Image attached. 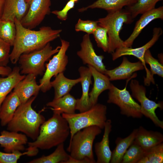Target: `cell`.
I'll use <instances>...</instances> for the list:
<instances>
[{"instance_id": "cell-1", "label": "cell", "mask_w": 163, "mask_h": 163, "mask_svg": "<svg viewBox=\"0 0 163 163\" xmlns=\"http://www.w3.org/2000/svg\"><path fill=\"white\" fill-rule=\"evenodd\" d=\"M16 34L13 47L10 55V60L16 64L22 54L41 49L48 43L60 36L62 29L54 30L49 26H43L38 30L24 27L20 21L15 19Z\"/></svg>"}, {"instance_id": "cell-2", "label": "cell", "mask_w": 163, "mask_h": 163, "mask_svg": "<svg viewBox=\"0 0 163 163\" xmlns=\"http://www.w3.org/2000/svg\"><path fill=\"white\" fill-rule=\"evenodd\" d=\"M70 134V129L66 120L61 114L53 113L52 117L41 126L36 140L27 143L28 147L49 149L63 143Z\"/></svg>"}, {"instance_id": "cell-3", "label": "cell", "mask_w": 163, "mask_h": 163, "mask_svg": "<svg viewBox=\"0 0 163 163\" xmlns=\"http://www.w3.org/2000/svg\"><path fill=\"white\" fill-rule=\"evenodd\" d=\"M36 97H31L17 108L12 119L7 125L8 131L21 132L34 141L36 140L41 126L45 121L44 117L32 107Z\"/></svg>"}, {"instance_id": "cell-4", "label": "cell", "mask_w": 163, "mask_h": 163, "mask_svg": "<svg viewBox=\"0 0 163 163\" xmlns=\"http://www.w3.org/2000/svg\"><path fill=\"white\" fill-rule=\"evenodd\" d=\"M107 106L97 103L89 110L79 113H62L70 129V141L75 133L84 128L95 126L104 129L107 120Z\"/></svg>"}, {"instance_id": "cell-5", "label": "cell", "mask_w": 163, "mask_h": 163, "mask_svg": "<svg viewBox=\"0 0 163 163\" xmlns=\"http://www.w3.org/2000/svg\"><path fill=\"white\" fill-rule=\"evenodd\" d=\"M97 21L99 25L107 30L109 40L108 53H112L117 49L124 46V41L120 37L119 33L124 24H130L133 21L126 9L122 8L109 12L105 17L99 18Z\"/></svg>"}, {"instance_id": "cell-6", "label": "cell", "mask_w": 163, "mask_h": 163, "mask_svg": "<svg viewBox=\"0 0 163 163\" xmlns=\"http://www.w3.org/2000/svg\"><path fill=\"white\" fill-rule=\"evenodd\" d=\"M101 129L93 126L84 128L77 132L69 142L67 151L71 157L75 159L88 158L96 163L93 154V145L96 137L100 134Z\"/></svg>"}, {"instance_id": "cell-7", "label": "cell", "mask_w": 163, "mask_h": 163, "mask_svg": "<svg viewBox=\"0 0 163 163\" xmlns=\"http://www.w3.org/2000/svg\"><path fill=\"white\" fill-rule=\"evenodd\" d=\"M60 47L58 46L53 49L49 43L41 49L22 54L18 60L21 74H32L36 76L43 75L45 71V62L56 53Z\"/></svg>"}, {"instance_id": "cell-8", "label": "cell", "mask_w": 163, "mask_h": 163, "mask_svg": "<svg viewBox=\"0 0 163 163\" xmlns=\"http://www.w3.org/2000/svg\"><path fill=\"white\" fill-rule=\"evenodd\" d=\"M61 46L59 51L46 64V69L43 77L40 80V90L46 92L52 88L50 80L53 76L63 72L68 62L66 52L70 46L69 42L61 39Z\"/></svg>"}, {"instance_id": "cell-9", "label": "cell", "mask_w": 163, "mask_h": 163, "mask_svg": "<svg viewBox=\"0 0 163 163\" xmlns=\"http://www.w3.org/2000/svg\"><path fill=\"white\" fill-rule=\"evenodd\" d=\"M120 89L113 84L108 90L107 102L115 104L120 108V113L127 117L141 118L142 114L140 105L132 98L126 89Z\"/></svg>"}, {"instance_id": "cell-10", "label": "cell", "mask_w": 163, "mask_h": 163, "mask_svg": "<svg viewBox=\"0 0 163 163\" xmlns=\"http://www.w3.org/2000/svg\"><path fill=\"white\" fill-rule=\"evenodd\" d=\"M129 87L132 92V96L140 103L142 114L150 119L156 126L163 129V121L159 119L155 113L156 110L158 108H163L162 103H157L147 98L146 95L145 88L140 85L137 80H132Z\"/></svg>"}, {"instance_id": "cell-11", "label": "cell", "mask_w": 163, "mask_h": 163, "mask_svg": "<svg viewBox=\"0 0 163 163\" xmlns=\"http://www.w3.org/2000/svg\"><path fill=\"white\" fill-rule=\"evenodd\" d=\"M162 34V30L161 28H154L152 38L146 43L137 48H132L123 46L118 48L112 53L113 60L114 61L121 56L126 55H132L137 57L142 63L146 72V77L144 78V84L149 85L151 82L154 83V78L151 76L150 71L145 65L144 56L145 52L155 44Z\"/></svg>"}, {"instance_id": "cell-12", "label": "cell", "mask_w": 163, "mask_h": 163, "mask_svg": "<svg viewBox=\"0 0 163 163\" xmlns=\"http://www.w3.org/2000/svg\"><path fill=\"white\" fill-rule=\"evenodd\" d=\"M29 8L20 21L24 27L32 29L39 25L50 12L51 0H25Z\"/></svg>"}, {"instance_id": "cell-13", "label": "cell", "mask_w": 163, "mask_h": 163, "mask_svg": "<svg viewBox=\"0 0 163 163\" xmlns=\"http://www.w3.org/2000/svg\"><path fill=\"white\" fill-rule=\"evenodd\" d=\"M80 46L81 49L77 52V54L83 63L91 66L104 74L107 70L103 62L104 57L103 55H98L96 54L89 34L84 35Z\"/></svg>"}, {"instance_id": "cell-14", "label": "cell", "mask_w": 163, "mask_h": 163, "mask_svg": "<svg viewBox=\"0 0 163 163\" xmlns=\"http://www.w3.org/2000/svg\"><path fill=\"white\" fill-rule=\"evenodd\" d=\"M144 69V66L140 61L131 62L124 56L120 66L112 69H107L104 74L110 81L125 79L130 77L134 72Z\"/></svg>"}, {"instance_id": "cell-15", "label": "cell", "mask_w": 163, "mask_h": 163, "mask_svg": "<svg viewBox=\"0 0 163 163\" xmlns=\"http://www.w3.org/2000/svg\"><path fill=\"white\" fill-rule=\"evenodd\" d=\"M27 141V136L24 134L8 130H3L1 133L0 145L6 152L24 151Z\"/></svg>"}, {"instance_id": "cell-16", "label": "cell", "mask_w": 163, "mask_h": 163, "mask_svg": "<svg viewBox=\"0 0 163 163\" xmlns=\"http://www.w3.org/2000/svg\"><path fill=\"white\" fill-rule=\"evenodd\" d=\"M13 91L17 95L21 104L27 101L31 97L37 96L40 90V85L37 84L36 76L28 74L20 81L14 88Z\"/></svg>"}, {"instance_id": "cell-17", "label": "cell", "mask_w": 163, "mask_h": 163, "mask_svg": "<svg viewBox=\"0 0 163 163\" xmlns=\"http://www.w3.org/2000/svg\"><path fill=\"white\" fill-rule=\"evenodd\" d=\"M157 19H163V6L155 8L142 14L136 22L133 30L130 36L124 41V46L131 47L135 39L143 29L151 22Z\"/></svg>"}, {"instance_id": "cell-18", "label": "cell", "mask_w": 163, "mask_h": 163, "mask_svg": "<svg viewBox=\"0 0 163 163\" xmlns=\"http://www.w3.org/2000/svg\"><path fill=\"white\" fill-rule=\"evenodd\" d=\"M78 71L81 78L80 83L82 93L81 97L77 99L76 109L81 112L87 110L91 107L90 103L89 91L90 85L92 83V76L88 67L81 66L79 68Z\"/></svg>"}, {"instance_id": "cell-19", "label": "cell", "mask_w": 163, "mask_h": 163, "mask_svg": "<svg viewBox=\"0 0 163 163\" xmlns=\"http://www.w3.org/2000/svg\"><path fill=\"white\" fill-rule=\"evenodd\" d=\"M28 8L25 0H5L0 19L12 21L16 19L21 21Z\"/></svg>"}, {"instance_id": "cell-20", "label": "cell", "mask_w": 163, "mask_h": 163, "mask_svg": "<svg viewBox=\"0 0 163 163\" xmlns=\"http://www.w3.org/2000/svg\"><path fill=\"white\" fill-rule=\"evenodd\" d=\"M94 82L93 88L89 93L90 103L91 107L97 103L98 97L104 91L109 90L111 84L108 77L90 65H88Z\"/></svg>"}, {"instance_id": "cell-21", "label": "cell", "mask_w": 163, "mask_h": 163, "mask_svg": "<svg viewBox=\"0 0 163 163\" xmlns=\"http://www.w3.org/2000/svg\"><path fill=\"white\" fill-rule=\"evenodd\" d=\"M112 122L107 120L105 124L104 133L101 141L94 145L95 152L97 157V163L110 162L112 155L109 146V136L112 129Z\"/></svg>"}, {"instance_id": "cell-22", "label": "cell", "mask_w": 163, "mask_h": 163, "mask_svg": "<svg viewBox=\"0 0 163 163\" xmlns=\"http://www.w3.org/2000/svg\"><path fill=\"white\" fill-rule=\"evenodd\" d=\"M134 141L146 151L162 142L163 135L159 132L148 130L140 126L137 128Z\"/></svg>"}, {"instance_id": "cell-23", "label": "cell", "mask_w": 163, "mask_h": 163, "mask_svg": "<svg viewBox=\"0 0 163 163\" xmlns=\"http://www.w3.org/2000/svg\"><path fill=\"white\" fill-rule=\"evenodd\" d=\"M21 104L16 94L14 91L10 93L6 97L0 109L1 124L5 126L12 119L17 108Z\"/></svg>"}, {"instance_id": "cell-24", "label": "cell", "mask_w": 163, "mask_h": 163, "mask_svg": "<svg viewBox=\"0 0 163 163\" xmlns=\"http://www.w3.org/2000/svg\"><path fill=\"white\" fill-rule=\"evenodd\" d=\"M25 76L21 74L20 67L16 66L8 76L5 77H0V109L6 97Z\"/></svg>"}, {"instance_id": "cell-25", "label": "cell", "mask_w": 163, "mask_h": 163, "mask_svg": "<svg viewBox=\"0 0 163 163\" xmlns=\"http://www.w3.org/2000/svg\"><path fill=\"white\" fill-rule=\"evenodd\" d=\"M76 100L69 93L53 100L46 104L53 113L62 114V113L71 114L75 113Z\"/></svg>"}, {"instance_id": "cell-26", "label": "cell", "mask_w": 163, "mask_h": 163, "mask_svg": "<svg viewBox=\"0 0 163 163\" xmlns=\"http://www.w3.org/2000/svg\"><path fill=\"white\" fill-rule=\"evenodd\" d=\"M55 79L50 82L51 87L54 90V99H57L68 94L73 86L80 82V77L75 79H70L66 77L63 72L58 74Z\"/></svg>"}, {"instance_id": "cell-27", "label": "cell", "mask_w": 163, "mask_h": 163, "mask_svg": "<svg viewBox=\"0 0 163 163\" xmlns=\"http://www.w3.org/2000/svg\"><path fill=\"white\" fill-rule=\"evenodd\" d=\"M137 0H97L87 7L79 8L78 11L82 12L88 9L99 8L109 12L123 8L125 6H131L136 3Z\"/></svg>"}, {"instance_id": "cell-28", "label": "cell", "mask_w": 163, "mask_h": 163, "mask_svg": "<svg viewBox=\"0 0 163 163\" xmlns=\"http://www.w3.org/2000/svg\"><path fill=\"white\" fill-rule=\"evenodd\" d=\"M137 130V129H134L128 136L125 138H117L115 141L116 147L112 152L110 163H121L125 152L134 140Z\"/></svg>"}, {"instance_id": "cell-29", "label": "cell", "mask_w": 163, "mask_h": 163, "mask_svg": "<svg viewBox=\"0 0 163 163\" xmlns=\"http://www.w3.org/2000/svg\"><path fill=\"white\" fill-rule=\"evenodd\" d=\"M69 155L65 151L64 143L57 146L55 150L47 156H43L30 161V163H64L69 158Z\"/></svg>"}, {"instance_id": "cell-30", "label": "cell", "mask_w": 163, "mask_h": 163, "mask_svg": "<svg viewBox=\"0 0 163 163\" xmlns=\"http://www.w3.org/2000/svg\"><path fill=\"white\" fill-rule=\"evenodd\" d=\"M162 0H137L132 5L127 6L126 10L129 12L132 19L139 14H142L155 8L156 3Z\"/></svg>"}, {"instance_id": "cell-31", "label": "cell", "mask_w": 163, "mask_h": 163, "mask_svg": "<svg viewBox=\"0 0 163 163\" xmlns=\"http://www.w3.org/2000/svg\"><path fill=\"white\" fill-rule=\"evenodd\" d=\"M16 34L14 21L0 19V38L13 46Z\"/></svg>"}, {"instance_id": "cell-32", "label": "cell", "mask_w": 163, "mask_h": 163, "mask_svg": "<svg viewBox=\"0 0 163 163\" xmlns=\"http://www.w3.org/2000/svg\"><path fill=\"white\" fill-rule=\"evenodd\" d=\"M163 162V143H161L145 151L138 163Z\"/></svg>"}, {"instance_id": "cell-33", "label": "cell", "mask_w": 163, "mask_h": 163, "mask_svg": "<svg viewBox=\"0 0 163 163\" xmlns=\"http://www.w3.org/2000/svg\"><path fill=\"white\" fill-rule=\"evenodd\" d=\"M124 154L121 163H138L145 151L134 140Z\"/></svg>"}, {"instance_id": "cell-34", "label": "cell", "mask_w": 163, "mask_h": 163, "mask_svg": "<svg viewBox=\"0 0 163 163\" xmlns=\"http://www.w3.org/2000/svg\"><path fill=\"white\" fill-rule=\"evenodd\" d=\"M38 150L28 148L27 151L22 153L19 151H15L11 153L0 151V163H16L21 156L24 155L33 156L37 154Z\"/></svg>"}, {"instance_id": "cell-35", "label": "cell", "mask_w": 163, "mask_h": 163, "mask_svg": "<svg viewBox=\"0 0 163 163\" xmlns=\"http://www.w3.org/2000/svg\"><path fill=\"white\" fill-rule=\"evenodd\" d=\"M92 34L98 47L102 49L104 52H107L109 40L107 29L98 24Z\"/></svg>"}, {"instance_id": "cell-36", "label": "cell", "mask_w": 163, "mask_h": 163, "mask_svg": "<svg viewBox=\"0 0 163 163\" xmlns=\"http://www.w3.org/2000/svg\"><path fill=\"white\" fill-rule=\"evenodd\" d=\"M144 59L145 63L150 66V69L149 71L152 77L153 78L154 75H157L162 78L163 65L152 56L149 49L145 52Z\"/></svg>"}, {"instance_id": "cell-37", "label": "cell", "mask_w": 163, "mask_h": 163, "mask_svg": "<svg viewBox=\"0 0 163 163\" xmlns=\"http://www.w3.org/2000/svg\"><path fill=\"white\" fill-rule=\"evenodd\" d=\"M98 25L97 21L83 20L79 18L75 25V30L77 32L83 31L90 35L93 33Z\"/></svg>"}, {"instance_id": "cell-38", "label": "cell", "mask_w": 163, "mask_h": 163, "mask_svg": "<svg viewBox=\"0 0 163 163\" xmlns=\"http://www.w3.org/2000/svg\"><path fill=\"white\" fill-rule=\"evenodd\" d=\"M11 46L9 44L0 38V66H7L10 60Z\"/></svg>"}, {"instance_id": "cell-39", "label": "cell", "mask_w": 163, "mask_h": 163, "mask_svg": "<svg viewBox=\"0 0 163 163\" xmlns=\"http://www.w3.org/2000/svg\"><path fill=\"white\" fill-rule=\"evenodd\" d=\"M75 3L72 0H70L62 10H54L52 11L51 12L56 15L59 20L62 21H66L68 18V14L69 11L74 8Z\"/></svg>"}, {"instance_id": "cell-40", "label": "cell", "mask_w": 163, "mask_h": 163, "mask_svg": "<svg viewBox=\"0 0 163 163\" xmlns=\"http://www.w3.org/2000/svg\"><path fill=\"white\" fill-rule=\"evenodd\" d=\"M64 163H94V162L88 158H85L83 160L75 159L71 157Z\"/></svg>"}, {"instance_id": "cell-41", "label": "cell", "mask_w": 163, "mask_h": 163, "mask_svg": "<svg viewBox=\"0 0 163 163\" xmlns=\"http://www.w3.org/2000/svg\"><path fill=\"white\" fill-rule=\"evenodd\" d=\"M12 69L9 67L0 66V75L3 76H8L11 72Z\"/></svg>"}, {"instance_id": "cell-42", "label": "cell", "mask_w": 163, "mask_h": 163, "mask_svg": "<svg viewBox=\"0 0 163 163\" xmlns=\"http://www.w3.org/2000/svg\"><path fill=\"white\" fill-rule=\"evenodd\" d=\"M5 0H0V19L1 18Z\"/></svg>"}, {"instance_id": "cell-43", "label": "cell", "mask_w": 163, "mask_h": 163, "mask_svg": "<svg viewBox=\"0 0 163 163\" xmlns=\"http://www.w3.org/2000/svg\"><path fill=\"white\" fill-rule=\"evenodd\" d=\"M72 1H74L75 2H77V1H78L79 0H72Z\"/></svg>"}]
</instances>
